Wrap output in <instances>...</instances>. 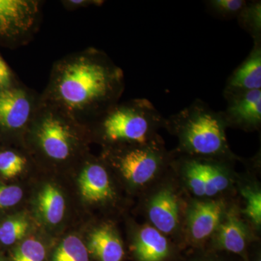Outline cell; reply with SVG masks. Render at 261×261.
I'll list each match as a JSON object with an SVG mask.
<instances>
[{
  "mask_svg": "<svg viewBox=\"0 0 261 261\" xmlns=\"http://www.w3.org/2000/svg\"><path fill=\"white\" fill-rule=\"evenodd\" d=\"M124 88L121 68L103 51L88 49L55 64L41 99L82 123L118 103Z\"/></svg>",
  "mask_w": 261,
  "mask_h": 261,
  "instance_id": "6da1fadb",
  "label": "cell"
},
{
  "mask_svg": "<svg viewBox=\"0 0 261 261\" xmlns=\"http://www.w3.org/2000/svg\"><path fill=\"white\" fill-rule=\"evenodd\" d=\"M224 111H216L200 99L166 118L164 128L177 138L178 154L234 161L226 139Z\"/></svg>",
  "mask_w": 261,
  "mask_h": 261,
  "instance_id": "7a4b0ae2",
  "label": "cell"
},
{
  "mask_svg": "<svg viewBox=\"0 0 261 261\" xmlns=\"http://www.w3.org/2000/svg\"><path fill=\"white\" fill-rule=\"evenodd\" d=\"M98 135L110 147L144 144L160 136L166 118L143 98L116 103L94 121Z\"/></svg>",
  "mask_w": 261,
  "mask_h": 261,
  "instance_id": "3957f363",
  "label": "cell"
},
{
  "mask_svg": "<svg viewBox=\"0 0 261 261\" xmlns=\"http://www.w3.org/2000/svg\"><path fill=\"white\" fill-rule=\"evenodd\" d=\"M109 161L135 190H147L172 168L174 152H168L161 136L144 144L111 147Z\"/></svg>",
  "mask_w": 261,
  "mask_h": 261,
  "instance_id": "277c9868",
  "label": "cell"
},
{
  "mask_svg": "<svg viewBox=\"0 0 261 261\" xmlns=\"http://www.w3.org/2000/svg\"><path fill=\"white\" fill-rule=\"evenodd\" d=\"M80 125L69 115L39 98L28 128L41 153L51 161L63 162L71 159L80 147Z\"/></svg>",
  "mask_w": 261,
  "mask_h": 261,
  "instance_id": "5b68a950",
  "label": "cell"
},
{
  "mask_svg": "<svg viewBox=\"0 0 261 261\" xmlns=\"http://www.w3.org/2000/svg\"><path fill=\"white\" fill-rule=\"evenodd\" d=\"M174 153L173 172L193 198H221L233 190L238 177L231 167L233 161Z\"/></svg>",
  "mask_w": 261,
  "mask_h": 261,
  "instance_id": "8992f818",
  "label": "cell"
},
{
  "mask_svg": "<svg viewBox=\"0 0 261 261\" xmlns=\"http://www.w3.org/2000/svg\"><path fill=\"white\" fill-rule=\"evenodd\" d=\"M182 190L172 168L146 190L143 206L147 223L171 240L183 238L187 205Z\"/></svg>",
  "mask_w": 261,
  "mask_h": 261,
  "instance_id": "52a82bcc",
  "label": "cell"
},
{
  "mask_svg": "<svg viewBox=\"0 0 261 261\" xmlns=\"http://www.w3.org/2000/svg\"><path fill=\"white\" fill-rule=\"evenodd\" d=\"M228 205L224 197L192 198L185 209L183 237L194 246L200 247L205 245L219 227Z\"/></svg>",
  "mask_w": 261,
  "mask_h": 261,
  "instance_id": "ba28073f",
  "label": "cell"
},
{
  "mask_svg": "<svg viewBox=\"0 0 261 261\" xmlns=\"http://www.w3.org/2000/svg\"><path fill=\"white\" fill-rule=\"evenodd\" d=\"M210 241L211 250L239 255L247 261L254 242L253 228L242 218L238 206L229 205Z\"/></svg>",
  "mask_w": 261,
  "mask_h": 261,
  "instance_id": "9c48e42d",
  "label": "cell"
},
{
  "mask_svg": "<svg viewBox=\"0 0 261 261\" xmlns=\"http://www.w3.org/2000/svg\"><path fill=\"white\" fill-rule=\"evenodd\" d=\"M39 101L25 88L0 90V125L10 130L28 128Z\"/></svg>",
  "mask_w": 261,
  "mask_h": 261,
  "instance_id": "30bf717a",
  "label": "cell"
},
{
  "mask_svg": "<svg viewBox=\"0 0 261 261\" xmlns=\"http://www.w3.org/2000/svg\"><path fill=\"white\" fill-rule=\"evenodd\" d=\"M39 14V2L0 0V37H25L35 28Z\"/></svg>",
  "mask_w": 261,
  "mask_h": 261,
  "instance_id": "8fae6325",
  "label": "cell"
},
{
  "mask_svg": "<svg viewBox=\"0 0 261 261\" xmlns=\"http://www.w3.org/2000/svg\"><path fill=\"white\" fill-rule=\"evenodd\" d=\"M130 247L137 261H171L176 250L172 240L148 223L135 228Z\"/></svg>",
  "mask_w": 261,
  "mask_h": 261,
  "instance_id": "7c38bea8",
  "label": "cell"
},
{
  "mask_svg": "<svg viewBox=\"0 0 261 261\" xmlns=\"http://www.w3.org/2000/svg\"><path fill=\"white\" fill-rule=\"evenodd\" d=\"M224 111L228 127L255 132L261 126V89L233 94L226 98Z\"/></svg>",
  "mask_w": 261,
  "mask_h": 261,
  "instance_id": "4fadbf2b",
  "label": "cell"
},
{
  "mask_svg": "<svg viewBox=\"0 0 261 261\" xmlns=\"http://www.w3.org/2000/svg\"><path fill=\"white\" fill-rule=\"evenodd\" d=\"M79 183L81 195L89 203H108L116 197L108 169L101 163H87L81 173Z\"/></svg>",
  "mask_w": 261,
  "mask_h": 261,
  "instance_id": "5bb4252c",
  "label": "cell"
},
{
  "mask_svg": "<svg viewBox=\"0 0 261 261\" xmlns=\"http://www.w3.org/2000/svg\"><path fill=\"white\" fill-rule=\"evenodd\" d=\"M253 42L246 59L228 77L224 90L225 99L233 94L261 89V41Z\"/></svg>",
  "mask_w": 261,
  "mask_h": 261,
  "instance_id": "9a60e30c",
  "label": "cell"
},
{
  "mask_svg": "<svg viewBox=\"0 0 261 261\" xmlns=\"http://www.w3.org/2000/svg\"><path fill=\"white\" fill-rule=\"evenodd\" d=\"M88 249L99 261H122L124 248L119 234L112 225L105 224L92 230Z\"/></svg>",
  "mask_w": 261,
  "mask_h": 261,
  "instance_id": "2e32d148",
  "label": "cell"
},
{
  "mask_svg": "<svg viewBox=\"0 0 261 261\" xmlns=\"http://www.w3.org/2000/svg\"><path fill=\"white\" fill-rule=\"evenodd\" d=\"M37 210L46 224L57 225L63 220L65 214L64 197L54 185L47 184L38 194Z\"/></svg>",
  "mask_w": 261,
  "mask_h": 261,
  "instance_id": "e0dca14e",
  "label": "cell"
},
{
  "mask_svg": "<svg viewBox=\"0 0 261 261\" xmlns=\"http://www.w3.org/2000/svg\"><path fill=\"white\" fill-rule=\"evenodd\" d=\"M239 190L245 201L240 213L253 229L260 231L261 190L258 184L252 181H239Z\"/></svg>",
  "mask_w": 261,
  "mask_h": 261,
  "instance_id": "ac0fdd59",
  "label": "cell"
},
{
  "mask_svg": "<svg viewBox=\"0 0 261 261\" xmlns=\"http://www.w3.org/2000/svg\"><path fill=\"white\" fill-rule=\"evenodd\" d=\"M53 261H89L87 247L78 237L65 238L56 249Z\"/></svg>",
  "mask_w": 261,
  "mask_h": 261,
  "instance_id": "d6986e66",
  "label": "cell"
},
{
  "mask_svg": "<svg viewBox=\"0 0 261 261\" xmlns=\"http://www.w3.org/2000/svg\"><path fill=\"white\" fill-rule=\"evenodd\" d=\"M237 19L240 27L253 38V42L261 41L260 1L247 2Z\"/></svg>",
  "mask_w": 261,
  "mask_h": 261,
  "instance_id": "ffe728a7",
  "label": "cell"
},
{
  "mask_svg": "<svg viewBox=\"0 0 261 261\" xmlns=\"http://www.w3.org/2000/svg\"><path fill=\"white\" fill-rule=\"evenodd\" d=\"M29 222L23 216H15L0 224V243L5 245H13L27 234Z\"/></svg>",
  "mask_w": 261,
  "mask_h": 261,
  "instance_id": "44dd1931",
  "label": "cell"
},
{
  "mask_svg": "<svg viewBox=\"0 0 261 261\" xmlns=\"http://www.w3.org/2000/svg\"><path fill=\"white\" fill-rule=\"evenodd\" d=\"M245 0H210L205 3L212 15L222 19L237 18L245 8Z\"/></svg>",
  "mask_w": 261,
  "mask_h": 261,
  "instance_id": "7402d4cb",
  "label": "cell"
},
{
  "mask_svg": "<svg viewBox=\"0 0 261 261\" xmlns=\"http://www.w3.org/2000/svg\"><path fill=\"white\" fill-rule=\"evenodd\" d=\"M45 247L39 240L29 238L15 250L13 261H44Z\"/></svg>",
  "mask_w": 261,
  "mask_h": 261,
  "instance_id": "603a6c76",
  "label": "cell"
},
{
  "mask_svg": "<svg viewBox=\"0 0 261 261\" xmlns=\"http://www.w3.org/2000/svg\"><path fill=\"white\" fill-rule=\"evenodd\" d=\"M27 159L14 152L6 150L0 152V174L5 178H13L23 171Z\"/></svg>",
  "mask_w": 261,
  "mask_h": 261,
  "instance_id": "cb8c5ba5",
  "label": "cell"
},
{
  "mask_svg": "<svg viewBox=\"0 0 261 261\" xmlns=\"http://www.w3.org/2000/svg\"><path fill=\"white\" fill-rule=\"evenodd\" d=\"M23 195L20 187L0 183V209L9 208L17 205Z\"/></svg>",
  "mask_w": 261,
  "mask_h": 261,
  "instance_id": "d4e9b609",
  "label": "cell"
},
{
  "mask_svg": "<svg viewBox=\"0 0 261 261\" xmlns=\"http://www.w3.org/2000/svg\"><path fill=\"white\" fill-rule=\"evenodd\" d=\"M185 261H235L233 258L225 256L223 254L219 253L216 250L208 251H199L190 255Z\"/></svg>",
  "mask_w": 261,
  "mask_h": 261,
  "instance_id": "484cf974",
  "label": "cell"
},
{
  "mask_svg": "<svg viewBox=\"0 0 261 261\" xmlns=\"http://www.w3.org/2000/svg\"><path fill=\"white\" fill-rule=\"evenodd\" d=\"M11 73L8 65L0 57V90L11 87Z\"/></svg>",
  "mask_w": 261,
  "mask_h": 261,
  "instance_id": "4316f807",
  "label": "cell"
},
{
  "mask_svg": "<svg viewBox=\"0 0 261 261\" xmlns=\"http://www.w3.org/2000/svg\"><path fill=\"white\" fill-rule=\"evenodd\" d=\"M102 2L101 1H85V0H72V1H67L65 2L67 5L70 7H73V8H76L77 7H82L84 6V5H95L99 4L100 5Z\"/></svg>",
  "mask_w": 261,
  "mask_h": 261,
  "instance_id": "83f0119b",
  "label": "cell"
},
{
  "mask_svg": "<svg viewBox=\"0 0 261 261\" xmlns=\"http://www.w3.org/2000/svg\"><path fill=\"white\" fill-rule=\"evenodd\" d=\"M247 261H261L260 252V250L258 251V248H257L255 251H253L252 254L248 252Z\"/></svg>",
  "mask_w": 261,
  "mask_h": 261,
  "instance_id": "f1b7e54d",
  "label": "cell"
},
{
  "mask_svg": "<svg viewBox=\"0 0 261 261\" xmlns=\"http://www.w3.org/2000/svg\"><path fill=\"white\" fill-rule=\"evenodd\" d=\"M0 261H2V260H0Z\"/></svg>",
  "mask_w": 261,
  "mask_h": 261,
  "instance_id": "f546056e",
  "label": "cell"
}]
</instances>
